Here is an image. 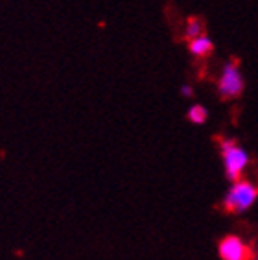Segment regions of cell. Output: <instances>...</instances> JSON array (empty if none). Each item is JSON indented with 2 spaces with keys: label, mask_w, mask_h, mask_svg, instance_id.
Masks as SVG:
<instances>
[{
  "label": "cell",
  "mask_w": 258,
  "mask_h": 260,
  "mask_svg": "<svg viewBox=\"0 0 258 260\" xmlns=\"http://www.w3.org/2000/svg\"><path fill=\"white\" fill-rule=\"evenodd\" d=\"M186 37H188L190 41L196 39V37H199V35H203V22L199 19H190L188 22H186Z\"/></svg>",
  "instance_id": "cell-7"
},
{
  "label": "cell",
  "mask_w": 258,
  "mask_h": 260,
  "mask_svg": "<svg viewBox=\"0 0 258 260\" xmlns=\"http://www.w3.org/2000/svg\"><path fill=\"white\" fill-rule=\"evenodd\" d=\"M181 92H183V96H192V89H190L188 85H184L183 89H181Z\"/></svg>",
  "instance_id": "cell-8"
},
{
  "label": "cell",
  "mask_w": 258,
  "mask_h": 260,
  "mask_svg": "<svg viewBox=\"0 0 258 260\" xmlns=\"http://www.w3.org/2000/svg\"><path fill=\"white\" fill-rule=\"evenodd\" d=\"M218 90L223 98H236L243 90V78L236 63H227L223 67L221 78L218 81Z\"/></svg>",
  "instance_id": "cell-3"
},
{
  "label": "cell",
  "mask_w": 258,
  "mask_h": 260,
  "mask_svg": "<svg viewBox=\"0 0 258 260\" xmlns=\"http://www.w3.org/2000/svg\"><path fill=\"white\" fill-rule=\"evenodd\" d=\"M188 48L194 55L203 57V55H207L210 50H212V41H210L207 35H199V37H196V39L190 41Z\"/></svg>",
  "instance_id": "cell-5"
},
{
  "label": "cell",
  "mask_w": 258,
  "mask_h": 260,
  "mask_svg": "<svg viewBox=\"0 0 258 260\" xmlns=\"http://www.w3.org/2000/svg\"><path fill=\"white\" fill-rule=\"evenodd\" d=\"M207 116H209V113H207V109H205L203 105H192L188 109V120L194 122V124H203V122H207Z\"/></svg>",
  "instance_id": "cell-6"
},
{
  "label": "cell",
  "mask_w": 258,
  "mask_h": 260,
  "mask_svg": "<svg viewBox=\"0 0 258 260\" xmlns=\"http://www.w3.org/2000/svg\"><path fill=\"white\" fill-rule=\"evenodd\" d=\"M219 256L223 260H247L249 249L238 236H227L219 242Z\"/></svg>",
  "instance_id": "cell-4"
},
{
  "label": "cell",
  "mask_w": 258,
  "mask_h": 260,
  "mask_svg": "<svg viewBox=\"0 0 258 260\" xmlns=\"http://www.w3.org/2000/svg\"><path fill=\"white\" fill-rule=\"evenodd\" d=\"M221 151H223V162H225L227 177L236 181L249 162L247 151L243 150V148H240L236 144V140H231V139L221 140Z\"/></svg>",
  "instance_id": "cell-2"
},
{
  "label": "cell",
  "mask_w": 258,
  "mask_h": 260,
  "mask_svg": "<svg viewBox=\"0 0 258 260\" xmlns=\"http://www.w3.org/2000/svg\"><path fill=\"white\" fill-rule=\"evenodd\" d=\"M258 198L256 186L247 183V181H236L233 188L225 196V209L231 212H245L249 207L253 205Z\"/></svg>",
  "instance_id": "cell-1"
}]
</instances>
